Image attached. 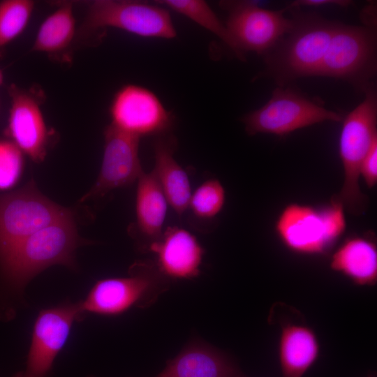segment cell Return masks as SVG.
<instances>
[{"mask_svg": "<svg viewBox=\"0 0 377 377\" xmlns=\"http://www.w3.org/2000/svg\"><path fill=\"white\" fill-rule=\"evenodd\" d=\"M73 217L72 211L42 194L34 181L0 195V254L34 232Z\"/></svg>", "mask_w": 377, "mask_h": 377, "instance_id": "cell-9", "label": "cell"}, {"mask_svg": "<svg viewBox=\"0 0 377 377\" xmlns=\"http://www.w3.org/2000/svg\"><path fill=\"white\" fill-rule=\"evenodd\" d=\"M155 137L152 172L168 205L181 216L188 207L192 193L188 175L175 158L177 139L170 132Z\"/></svg>", "mask_w": 377, "mask_h": 377, "instance_id": "cell-18", "label": "cell"}, {"mask_svg": "<svg viewBox=\"0 0 377 377\" xmlns=\"http://www.w3.org/2000/svg\"><path fill=\"white\" fill-rule=\"evenodd\" d=\"M168 205L154 172H143L138 179L136 221L129 230L140 251L149 252L151 245L161 237Z\"/></svg>", "mask_w": 377, "mask_h": 377, "instance_id": "cell-17", "label": "cell"}, {"mask_svg": "<svg viewBox=\"0 0 377 377\" xmlns=\"http://www.w3.org/2000/svg\"><path fill=\"white\" fill-rule=\"evenodd\" d=\"M225 200L226 192L221 183L216 179H210L191 193L188 207L196 217L211 219L222 210Z\"/></svg>", "mask_w": 377, "mask_h": 377, "instance_id": "cell-24", "label": "cell"}, {"mask_svg": "<svg viewBox=\"0 0 377 377\" xmlns=\"http://www.w3.org/2000/svg\"><path fill=\"white\" fill-rule=\"evenodd\" d=\"M319 353V341L312 328L299 323L282 325L279 358L283 377H302Z\"/></svg>", "mask_w": 377, "mask_h": 377, "instance_id": "cell-20", "label": "cell"}, {"mask_svg": "<svg viewBox=\"0 0 377 377\" xmlns=\"http://www.w3.org/2000/svg\"><path fill=\"white\" fill-rule=\"evenodd\" d=\"M360 176L366 186L371 188L377 183V140H376L365 155L360 165Z\"/></svg>", "mask_w": 377, "mask_h": 377, "instance_id": "cell-26", "label": "cell"}, {"mask_svg": "<svg viewBox=\"0 0 377 377\" xmlns=\"http://www.w3.org/2000/svg\"><path fill=\"white\" fill-rule=\"evenodd\" d=\"M114 28L147 38L172 39L176 29L169 10L135 0H96L88 5L82 30L100 32Z\"/></svg>", "mask_w": 377, "mask_h": 377, "instance_id": "cell-6", "label": "cell"}, {"mask_svg": "<svg viewBox=\"0 0 377 377\" xmlns=\"http://www.w3.org/2000/svg\"><path fill=\"white\" fill-rule=\"evenodd\" d=\"M228 11L226 26L241 60L247 51L265 54L290 30L292 19L284 16L283 10L263 8L248 1L221 3Z\"/></svg>", "mask_w": 377, "mask_h": 377, "instance_id": "cell-10", "label": "cell"}, {"mask_svg": "<svg viewBox=\"0 0 377 377\" xmlns=\"http://www.w3.org/2000/svg\"><path fill=\"white\" fill-rule=\"evenodd\" d=\"M87 242L78 235L74 216L24 238L0 254V295H20L33 277L54 265L74 268L75 250Z\"/></svg>", "mask_w": 377, "mask_h": 377, "instance_id": "cell-1", "label": "cell"}, {"mask_svg": "<svg viewBox=\"0 0 377 377\" xmlns=\"http://www.w3.org/2000/svg\"><path fill=\"white\" fill-rule=\"evenodd\" d=\"M376 34L374 27L336 23L316 76L340 78L365 91L376 66Z\"/></svg>", "mask_w": 377, "mask_h": 377, "instance_id": "cell-7", "label": "cell"}, {"mask_svg": "<svg viewBox=\"0 0 377 377\" xmlns=\"http://www.w3.org/2000/svg\"><path fill=\"white\" fill-rule=\"evenodd\" d=\"M78 303L41 310L36 318L25 369L13 377H47L75 321L83 317Z\"/></svg>", "mask_w": 377, "mask_h": 377, "instance_id": "cell-11", "label": "cell"}, {"mask_svg": "<svg viewBox=\"0 0 377 377\" xmlns=\"http://www.w3.org/2000/svg\"><path fill=\"white\" fill-rule=\"evenodd\" d=\"M31 0L0 2V52L26 29L34 10Z\"/></svg>", "mask_w": 377, "mask_h": 377, "instance_id": "cell-23", "label": "cell"}, {"mask_svg": "<svg viewBox=\"0 0 377 377\" xmlns=\"http://www.w3.org/2000/svg\"><path fill=\"white\" fill-rule=\"evenodd\" d=\"M22 151L10 140H0V190L14 186L24 165Z\"/></svg>", "mask_w": 377, "mask_h": 377, "instance_id": "cell-25", "label": "cell"}, {"mask_svg": "<svg viewBox=\"0 0 377 377\" xmlns=\"http://www.w3.org/2000/svg\"><path fill=\"white\" fill-rule=\"evenodd\" d=\"M351 3V1L348 0H297L290 5V8H300L301 6L318 7L324 6L347 7Z\"/></svg>", "mask_w": 377, "mask_h": 377, "instance_id": "cell-27", "label": "cell"}, {"mask_svg": "<svg viewBox=\"0 0 377 377\" xmlns=\"http://www.w3.org/2000/svg\"><path fill=\"white\" fill-rule=\"evenodd\" d=\"M343 116L309 100L300 93L279 87L263 107L244 115L242 121L249 135H286L323 121L339 122Z\"/></svg>", "mask_w": 377, "mask_h": 377, "instance_id": "cell-8", "label": "cell"}, {"mask_svg": "<svg viewBox=\"0 0 377 377\" xmlns=\"http://www.w3.org/2000/svg\"><path fill=\"white\" fill-rule=\"evenodd\" d=\"M346 229L345 210L336 195L320 207L288 204L275 223L281 243L293 253L307 256L327 254Z\"/></svg>", "mask_w": 377, "mask_h": 377, "instance_id": "cell-4", "label": "cell"}, {"mask_svg": "<svg viewBox=\"0 0 377 377\" xmlns=\"http://www.w3.org/2000/svg\"><path fill=\"white\" fill-rule=\"evenodd\" d=\"M330 269L358 286L377 283V246L369 235L347 237L332 253Z\"/></svg>", "mask_w": 377, "mask_h": 377, "instance_id": "cell-19", "label": "cell"}, {"mask_svg": "<svg viewBox=\"0 0 377 377\" xmlns=\"http://www.w3.org/2000/svg\"><path fill=\"white\" fill-rule=\"evenodd\" d=\"M3 74L1 70L0 69V86L3 84Z\"/></svg>", "mask_w": 377, "mask_h": 377, "instance_id": "cell-28", "label": "cell"}, {"mask_svg": "<svg viewBox=\"0 0 377 377\" xmlns=\"http://www.w3.org/2000/svg\"><path fill=\"white\" fill-rule=\"evenodd\" d=\"M110 114V124L139 138L170 133L173 125L172 114L156 94L134 84L124 85L114 94Z\"/></svg>", "mask_w": 377, "mask_h": 377, "instance_id": "cell-12", "label": "cell"}, {"mask_svg": "<svg viewBox=\"0 0 377 377\" xmlns=\"http://www.w3.org/2000/svg\"><path fill=\"white\" fill-rule=\"evenodd\" d=\"M168 10L179 13L220 38L240 59V57L225 24L218 17L208 3L202 0L156 1Z\"/></svg>", "mask_w": 377, "mask_h": 377, "instance_id": "cell-22", "label": "cell"}, {"mask_svg": "<svg viewBox=\"0 0 377 377\" xmlns=\"http://www.w3.org/2000/svg\"><path fill=\"white\" fill-rule=\"evenodd\" d=\"M104 149L97 180L80 202L102 197L109 191L132 184L144 172L139 158L140 139L112 124L104 131Z\"/></svg>", "mask_w": 377, "mask_h": 377, "instance_id": "cell-13", "label": "cell"}, {"mask_svg": "<svg viewBox=\"0 0 377 377\" xmlns=\"http://www.w3.org/2000/svg\"><path fill=\"white\" fill-rule=\"evenodd\" d=\"M168 286L169 279L154 262L140 260L130 267L128 276L98 281L78 304L83 315L117 316L134 306H149Z\"/></svg>", "mask_w": 377, "mask_h": 377, "instance_id": "cell-5", "label": "cell"}, {"mask_svg": "<svg viewBox=\"0 0 377 377\" xmlns=\"http://www.w3.org/2000/svg\"><path fill=\"white\" fill-rule=\"evenodd\" d=\"M155 377H246L226 353L199 339L191 341Z\"/></svg>", "mask_w": 377, "mask_h": 377, "instance_id": "cell-16", "label": "cell"}, {"mask_svg": "<svg viewBox=\"0 0 377 377\" xmlns=\"http://www.w3.org/2000/svg\"><path fill=\"white\" fill-rule=\"evenodd\" d=\"M290 30L265 53L267 71L280 87L316 76L337 22L313 13H295Z\"/></svg>", "mask_w": 377, "mask_h": 377, "instance_id": "cell-2", "label": "cell"}, {"mask_svg": "<svg viewBox=\"0 0 377 377\" xmlns=\"http://www.w3.org/2000/svg\"><path fill=\"white\" fill-rule=\"evenodd\" d=\"M364 100L343 119L339 137V156L344 179L336 195L346 211L354 216L365 214L369 198L361 191L360 165L373 142L377 140V96L374 87L366 91Z\"/></svg>", "mask_w": 377, "mask_h": 377, "instance_id": "cell-3", "label": "cell"}, {"mask_svg": "<svg viewBox=\"0 0 377 377\" xmlns=\"http://www.w3.org/2000/svg\"><path fill=\"white\" fill-rule=\"evenodd\" d=\"M149 252L155 254L156 265L169 280L191 279L200 274L205 250L188 230L168 226Z\"/></svg>", "mask_w": 377, "mask_h": 377, "instance_id": "cell-15", "label": "cell"}, {"mask_svg": "<svg viewBox=\"0 0 377 377\" xmlns=\"http://www.w3.org/2000/svg\"><path fill=\"white\" fill-rule=\"evenodd\" d=\"M10 107L6 130L7 135L24 154L36 163L47 154L50 132L36 94L15 84L8 88Z\"/></svg>", "mask_w": 377, "mask_h": 377, "instance_id": "cell-14", "label": "cell"}, {"mask_svg": "<svg viewBox=\"0 0 377 377\" xmlns=\"http://www.w3.org/2000/svg\"><path fill=\"white\" fill-rule=\"evenodd\" d=\"M75 34L73 4L62 3L40 24L31 51L58 57L68 51Z\"/></svg>", "mask_w": 377, "mask_h": 377, "instance_id": "cell-21", "label": "cell"}]
</instances>
